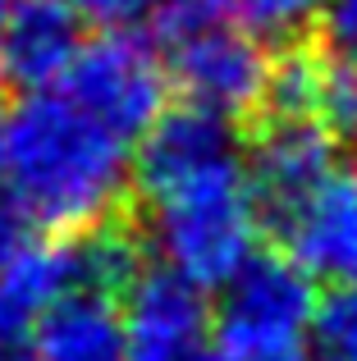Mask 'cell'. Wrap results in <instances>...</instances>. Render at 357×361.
Masks as SVG:
<instances>
[{"label":"cell","instance_id":"6da1fadb","mask_svg":"<svg viewBox=\"0 0 357 361\" xmlns=\"http://www.w3.org/2000/svg\"><path fill=\"white\" fill-rule=\"evenodd\" d=\"M133 142L78 106L64 87L32 92L0 123L5 202L32 229L92 233L133 183Z\"/></svg>","mask_w":357,"mask_h":361},{"label":"cell","instance_id":"7a4b0ae2","mask_svg":"<svg viewBox=\"0 0 357 361\" xmlns=\"http://www.w3.org/2000/svg\"><path fill=\"white\" fill-rule=\"evenodd\" d=\"M161 27L170 42L165 46L170 82L193 110L234 123L270 106L279 60L270 55L261 32L220 14L211 0H165Z\"/></svg>","mask_w":357,"mask_h":361},{"label":"cell","instance_id":"3957f363","mask_svg":"<svg viewBox=\"0 0 357 361\" xmlns=\"http://www.w3.org/2000/svg\"><path fill=\"white\" fill-rule=\"evenodd\" d=\"M147 215H152V247L161 265L193 279L197 288H224L257 261L261 197L252 183L183 197Z\"/></svg>","mask_w":357,"mask_h":361},{"label":"cell","instance_id":"277c9868","mask_svg":"<svg viewBox=\"0 0 357 361\" xmlns=\"http://www.w3.org/2000/svg\"><path fill=\"white\" fill-rule=\"evenodd\" d=\"M133 183L147 211H156V206L183 202V197L248 188L252 160L229 119L188 106L174 115H161L156 128L143 137L133 156Z\"/></svg>","mask_w":357,"mask_h":361},{"label":"cell","instance_id":"5b68a950","mask_svg":"<svg viewBox=\"0 0 357 361\" xmlns=\"http://www.w3.org/2000/svg\"><path fill=\"white\" fill-rule=\"evenodd\" d=\"M220 298V348L238 361H275L303 353L316 334L321 302L312 274L294 256H257Z\"/></svg>","mask_w":357,"mask_h":361},{"label":"cell","instance_id":"8992f818","mask_svg":"<svg viewBox=\"0 0 357 361\" xmlns=\"http://www.w3.org/2000/svg\"><path fill=\"white\" fill-rule=\"evenodd\" d=\"M119 279H133V261L119 238L28 229L0 243V307L14 320H37L83 283L115 288Z\"/></svg>","mask_w":357,"mask_h":361},{"label":"cell","instance_id":"52a82bcc","mask_svg":"<svg viewBox=\"0 0 357 361\" xmlns=\"http://www.w3.org/2000/svg\"><path fill=\"white\" fill-rule=\"evenodd\" d=\"M87 115L119 133L128 142H143L165 115L170 97V64L156 46H147L138 32H101L73 60V69L60 82Z\"/></svg>","mask_w":357,"mask_h":361},{"label":"cell","instance_id":"ba28073f","mask_svg":"<svg viewBox=\"0 0 357 361\" xmlns=\"http://www.w3.org/2000/svg\"><path fill=\"white\" fill-rule=\"evenodd\" d=\"M206 288L193 279L147 265L133 270L124 302L128 325V357L133 361H193L206 338Z\"/></svg>","mask_w":357,"mask_h":361},{"label":"cell","instance_id":"9c48e42d","mask_svg":"<svg viewBox=\"0 0 357 361\" xmlns=\"http://www.w3.org/2000/svg\"><path fill=\"white\" fill-rule=\"evenodd\" d=\"M252 160V188L275 220L339 169V128L312 115H270Z\"/></svg>","mask_w":357,"mask_h":361},{"label":"cell","instance_id":"30bf717a","mask_svg":"<svg viewBox=\"0 0 357 361\" xmlns=\"http://www.w3.org/2000/svg\"><path fill=\"white\" fill-rule=\"evenodd\" d=\"M289 256L307 274L357 288V169L339 165L321 188L279 215Z\"/></svg>","mask_w":357,"mask_h":361},{"label":"cell","instance_id":"8fae6325","mask_svg":"<svg viewBox=\"0 0 357 361\" xmlns=\"http://www.w3.org/2000/svg\"><path fill=\"white\" fill-rule=\"evenodd\" d=\"M69 0H18L0 23V73L28 92L60 87L87 46Z\"/></svg>","mask_w":357,"mask_h":361},{"label":"cell","instance_id":"7c38bea8","mask_svg":"<svg viewBox=\"0 0 357 361\" xmlns=\"http://www.w3.org/2000/svg\"><path fill=\"white\" fill-rule=\"evenodd\" d=\"M28 348H32V361H124V302L106 283H83L32 320Z\"/></svg>","mask_w":357,"mask_h":361},{"label":"cell","instance_id":"4fadbf2b","mask_svg":"<svg viewBox=\"0 0 357 361\" xmlns=\"http://www.w3.org/2000/svg\"><path fill=\"white\" fill-rule=\"evenodd\" d=\"M211 5L266 37V32H294V27L321 18L330 0H211Z\"/></svg>","mask_w":357,"mask_h":361},{"label":"cell","instance_id":"5bb4252c","mask_svg":"<svg viewBox=\"0 0 357 361\" xmlns=\"http://www.w3.org/2000/svg\"><path fill=\"white\" fill-rule=\"evenodd\" d=\"M312 338L321 361H357V288H344L325 302Z\"/></svg>","mask_w":357,"mask_h":361},{"label":"cell","instance_id":"9a60e30c","mask_svg":"<svg viewBox=\"0 0 357 361\" xmlns=\"http://www.w3.org/2000/svg\"><path fill=\"white\" fill-rule=\"evenodd\" d=\"M165 0H69V9L83 23H97L106 32H133V23L161 14Z\"/></svg>","mask_w":357,"mask_h":361},{"label":"cell","instance_id":"2e32d148","mask_svg":"<svg viewBox=\"0 0 357 361\" xmlns=\"http://www.w3.org/2000/svg\"><path fill=\"white\" fill-rule=\"evenodd\" d=\"M325 18V37L344 51H357V0H330L321 9Z\"/></svg>","mask_w":357,"mask_h":361},{"label":"cell","instance_id":"e0dca14e","mask_svg":"<svg viewBox=\"0 0 357 361\" xmlns=\"http://www.w3.org/2000/svg\"><path fill=\"white\" fill-rule=\"evenodd\" d=\"M0 361H32V348L18 334V320L0 307Z\"/></svg>","mask_w":357,"mask_h":361},{"label":"cell","instance_id":"ac0fdd59","mask_svg":"<svg viewBox=\"0 0 357 361\" xmlns=\"http://www.w3.org/2000/svg\"><path fill=\"white\" fill-rule=\"evenodd\" d=\"M193 361H238L234 353H224V348H202V353H197Z\"/></svg>","mask_w":357,"mask_h":361},{"label":"cell","instance_id":"d6986e66","mask_svg":"<svg viewBox=\"0 0 357 361\" xmlns=\"http://www.w3.org/2000/svg\"><path fill=\"white\" fill-rule=\"evenodd\" d=\"M9 238V229H5V206H0V243Z\"/></svg>","mask_w":357,"mask_h":361},{"label":"cell","instance_id":"ffe728a7","mask_svg":"<svg viewBox=\"0 0 357 361\" xmlns=\"http://www.w3.org/2000/svg\"><path fill=\"white\" fill-rule=\"evenodd\" d=\"M349 73H353V87H357V60H353V64H349Z\"/></svg>","mask_w":357,"mask_h":361},{"label":"cell","instance_id":"44dd1931","mask_svg":"<svg viewBox=\"0 0 357 361\" xmlns=\"http://www.w3.org/2000/svg\"><path fill=\"white\" fill-rule=\"evenodd\" d=\"M0 78H5V73H0Z\"/></svg>","mask_w":357,"mask_h":361}]
</instances>
